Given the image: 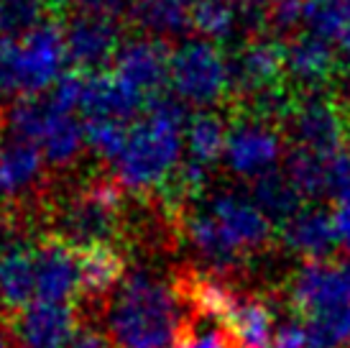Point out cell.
Here are the masks:
<instances>
[{"label":"cell","mask_w":350,"mask_h":348,"mask_svg":"<svg viewBox=\"0 0 350 348\" xmlns=\"http://www.w3.org/2000/svg\"><path fill=\"white\" fill-rule=\"evenodd\" d=\"M251 195H253V200L258 203V208H261L273 223L276 221L284 223L286 218H292L301 208V200H304L299 195V190L294 187V182L282 172V169L269 174V177H263L258 182H253Z\"/></svg>","instance_id":"28"},{"label":"cell","mask_w":350,"mask_h":348,"mask_svg":"<svg viewBox=\"0 0 350 348\" xmlns=\"http://www.w3.org/2000/svg\"><path fill=\"white\" fill-rule=\"evenodd\" d=\"M77 108L85 123L128 126L148 105L138 95H133L110 69H103L77 77Z\"/></svg>","instance_id":"16"},{"label":"cell","mask_w":350,"mask_h":348,"mask_svg":"<svg viewBox=\"0 0 350 348\" xmlns=\"http://www.w3.org/2000/svg\"><path fill=\"white\" fill-rule=\"evenodd\" d=\"M44 5H54V8H62V5H82L85 0H41Z\"/></svg>","instance_id":"36"},{"label":"cell","mask_w":350,"mask_h":348,"mask_svg":"<svg viewBox=\"0 0 350 348\" xmlns=\"http://www.w3.org/2000/svg\"><path fill=\"white\" fill-rule=\"evenodd\" d=\"M33 274H36V297L41 302L69 305V300L82 292V251L59 238L36 241Z\"/></svg>","instance_id":"17"},{"label":"cell","mask_w":350,"mask_h":348,"mask_svg":"<svg viewBox=\"0 0 350 348\" xmlns=\"http://www.w3.org/2000/svg\"><path fill=\"white\" fill-rule=\"evenodd\" d=\"M263 23H269L279 34H294L304 26V0H269Z\"/></svg>","instance_id":"32"},{"label":"cell","mask_w":350,"mask_h":348,"mask_svg":"<svg viewBox=\"0 0 350 348\" xmlns=\"http://www.w3.org/2000/svg\"><path fill=\"white\" fill-rule=\"evenodd\" d=\"M243 26V13L235 10L233 5H228L223 0H195L192 29L197 31L200 39H207L223 47L225 41L233 39Z\"/></svg>","instance_id":"27"},{"label":"cell","mask_w":350,"mask_h":348,"mask_svg":"<svg viewBox=\"0 0 350 348\" xmlns=\"http://www.w3.org/2000/svg\"><path fill=\"white\" fill-rule=\"evenodd\" d=\"M46 159L36 146L8 136L0 144V179L8 197H26L39 190L46 179Z\"/></svg>","instance_id":"23"},{"label":"cell","mask_w":350,"mask_h":348,"mask_svg":"<svg viewBox=\"0 0 350 348\" xmlns=\"http://www.w3.org/2000/svg\"><path fill=\"white\" fill-rule=\"evenodd\" d=\"M172 348H228V338H225V330L220 325L189 318L182 336L174 340Z\"/></svg>","instance_id":"31"},{"label":"cell","mask_w":350,"mask_h":348,"mask_svg":"<svg viewBox=\"0 0 350 348\" xmlns=\"http://www.w3.org/2000/svg\"><path fill=\"white\" fill-rule=\"evenodd\" d=\"M195 0H131L128 16L141 29V36L174 39L192 29Z\"/></svg>","instance_id":"24"},{"label":"cell","mask_w":350,"mask_h":348,"mask_svg":"<svg viewBox=\"0 0 350 348\" xmlns=\"http://www.w3.org/2000/svg\"><path fill=\"white\" fill-rule=\"evenodd\" d=\"M0 348H10L8 333H5V328H3V325H0Z\"/></svg>","instance_id":"37"},{"label":"cell","mask_w":350,"mask_h":348,"mask_svg":"<svg viewBox=\"0 0 350 348\" xmlns=\"http://www.w3.org/2000/svg\"><path fill=\"white\" fill-rule=\"evenodd\" d=\"M62 36L69 64H75L88 75L103 72L105 64H113L118 49L123 44L118 18L90 10H77L62 26Z\"/></svg>","instance_id":"13"},{"label":"cell","mask_w":350,"mask_h":348,"mask_svg":"<svg viewBox=\"0 0 350 348\" xmlns=\"http://www.w3.org/2000/svg\"><path fill=\"white\" fill-rule=\"evenodd\" d=\"M273 348H335L320 330L310 325L307 320L297 318H279Z\"/></svg>","instance_id":"30"},{"label":"cell","mask_w":350,"mask_h":348,"mask_svg":"<svg viewBox=\"0 0 350 348\" xmlns=\"http://www.w3.org/2000/svg\"><path fill=\"white\" fill-rule=\"evenodd\" d=\"M41 0H0V39H21L44 26Z\"/></svg>","instance_id":"29"},{"label":"cell","mask_w":350,"mask_h":348,"mask_svg":"<svg viewBox=\"0 0 350 348\" xmlns=\"http://www.w3.org/2000/svg\"><path fill=\"white\" fill-rule=\"evenodd\" d=\"M304 29L350 64V0H304Z\"/></svg>","instance_id":"26"},{"label":"cell","mask_w":350,"mask_h":348,"mask_svg":"<svg viewBox=\"0 0 350 348\" xmlns=\"http://www.w3.org/2000/svg\"><path fill=\"white\" fill-rule=\"evenodd\" d=\"M286 156V141L279 126L269 118L251 113L228 123L223 166L241 182H258L279 172Z\"/></svg>","instance_id":"9"},{"label":"cell","mask_w":350,"mask_h":348,"mask_svg":"<svg viewBox=\"0 0 350 348\" xmlns=\"http://www.w3.org/2000/svg\"><path fill=\"white\" fill-rule=\"evenodd\" d=\"M169 90L182 108L215 110L233 92L230 57L220 44L185 39L169 51Z\"/></svg>","instance_id":"8"},{"label":"cell","mask_w":350,"mask_h":348,"mask_svg":"<svg viewBox=\"0 0 350 348\" xmlns=\"http://www.w3.org/2000/svg\"><path fill=\"white\" fill-rule=\"evenodd\" d=\"M286 300L335 348H350V259L304 261L289 277Z\"/></svg>","instance_id":"5"},{"label":"cell","mask_w":350,"mask_h":348,"mask_svg":"<svg viewBox=\"0 0 350 348\" xmlns=\"http://www.w3.org/2000/svg\"><path fill=\"white\" fill-rule=\"evenodd\" d=\"M284 174L307 200H350V146L335 151L294 149L284 162Z\"/></svg>","instance_id":"11"},{"label":"cell","mask_w":350,"mask_h":348,"mask_svg":"<svg viewBox=\"0 0 350 348\" xmlns=\"http://www.w3.org/2000/svg\"><path fill=\"white\" fill-rule=\"evenodd\" d=\"M36 297V274H33V243L10 238L0 243V310L8 318L31 305Z\"/></svg>","instance_id":"22"},{"label":"cell","mask_w":350,"mask_h":348,"mask_svg":"<svg viewBox=\"0 0 350 348\" xmlns=\"http://www.w3.org/2000/svg\"><path fill=\"white\" fill-rule=\"evenodd\" d=\"M345 110H348L350 116V82H348V90H345Z\"/></svg>","instance_id":"38"},{"label":"cell","mask_w":350,"mask_h":348,"mask_svg":"<svg viewBox=\"0 0 350 348\" xmlns=\"http://www.w3.org/2000/svg\"><path fill=\"white\" fill-rule=\"evenodd\" d=\"M340 67V57L314 34H297L284 47V75L307 92H322Z\"/></svg>","instance_id":"20"},{"label":"cell","mask_w":350,"mask_h":348,"mask_svg":"<svg viewBox=\"0 0 350 348\" xmlns=\"http://www.w3.org/2000/svg\"><path fill=\"white\" fill-rule=\"evenodd\" d=\"M332 221H335V233H338V246H342L350 253V200L335 205Z\"/></svg>","instance_id":"34"},{"label":"cell","mask_w":350,"mask_h":348,"mask_svg":"<svg viewBox=\"0 0 350 348\" xmlns=\"http://www.w3.org/2000/svg\"><path fill=\"white\" fill-rule=\"evenodd\" d=\"M110 72L138 95L146 105L156 103V95L169 87V51L164 41L151 36L126 39L118 49Z\"/></svg>","instance_id":"14"},{"label":"cell","mask_w":350,"mask_h":348,"mask_svg":"<svg viewBox=\"0 0 350 348\" xmlns=\"http://www.w3.org/2000/svg\"><path fill=\"white\" fill-rule=\"evenodd\" d=\"M282 246L304 261H327L338 249V233L332 213L320 205H301L299 210L282 223Z\"/></svg>","instance_id":"19"},{"label":"cell","mask_w":350,"mask_h":348,"mask_svg":"<svg viewBox=\"0 0 350 348\" xmlns=\"http://www.w3.org/2000/svg\"><path fill=\"white\" fill-rule=\"evenodd\" d=\"M228 123L220 113L202 110L187 118L185 126V164L176 177L179 195L200 192L217 164H223Z\"/></svg>","instance_id":"12"},{"label":"cell","mask_w":350,"mask_h":348,"mask_svg":"<svg viewBox=\"0 0 350 348\" xmlns=\"http://www.w3.org/2000/svg\"><path fill=\"white\" fill-rule=\"evenodd\" d=\"M69 59L62 26L44 23L29 36L0 39V100H29L49 95L67 77Z\"/></svg>","instance_id":"6"},{"label":"cell","mask_w":350,"mask_h":348,"mask_svg":"<svg viewBox=\"0 0 350 348\" xmlns=\"http://www.w3.org/2000/svg\"><path fill=\"white\" fill-rule=\"evenodd\" d=\"M185 108L176 100H156L128 123L107 162L118 190L141 197L172 187L185 164Z\"/></svg>","instance_id":"2"},{"label":"cell","mask_w":350,"mask_h":348,"mask_svg":"<svg viewBox=\"0 0 350 348\" xmlns=\"http://www.w3.org/2000/svg\"><path fill=\"white\" fill-rule=\"evenodd\" d=\"M182 236L204 264V271L228 277L269 249L273 221L258 208L251 192L223 187L204 195L202 203L185 215Z\"/></svg>","instance_id":"1"},{"label":"cell","mask_w":350,"mask_h":348,"mask_svg":"<svg viewBox=\"0 0 350 348\" xmlns=\"http://www.w3.org/2000/svg\"><path fill=\"white\" fill-rule=\"evenodd\" d=\"M123 225L120 190L113 182H79L51 208L54 238L77 251L113 246Z\"/></svg>","instance_id":"7"},{"label":"cell","mask_w":350,"mask_h":348,"mask_svg":"<svg viewBox=\"0 0 350 348\" xmlns=\"http://www.w3.org/2000/svg\"><path fill=\"white\" fill-rule=\"evenodd\" d=\"M126 261L113 246H98L82 251V295L90 305H103L116 295L126 279Z\"/></svg>","instance_id":"25"},{"label":"cell","mask_w":350,"mask_h":348,"mask_svg":"<svg viewBox=\"0 0 350 348\" xmlns=\"http://www.w3.org/2000/svg\"><path fill=\"white\" fill-rule=\"evenodd\" d=\"M276 302L266 295H243L233 305L220 328L225 330L228 348H273L276 338Z\"/></svg>","instance_id":"21"},{"label":"cell","mask_w":350,"mask_h":348,"mask_svg":"<svg viewBox=\"0 0 350 348\" xmlns=\"http://www.w3.org/2000/svg\"><path fill=\"white\" fill-rule=\"evenodd\" d=\"M8 136L36 146L51 169H69L88 151V123L77 108V75L64 77L49 95L13 103Z\"/></svg>","instance_id":"4"},{"label":"cell","mask_w":350,"mask_h":348,"mask_svg":"<svg viewBox=\"0 0 350 348\" xmlns=\"http://www.w3.org/2000/svg\"><path fill=\"white\" fill-rule=\"evenodd\" d=\"M284 77V47L273 39H251L230 57L233 92L251 100L279 90Z\"/></svg>","instance_id":"18"},{"label":"cell","mask_w":350,"mask_h":348,"mask_svg":"<svg viewBox=\"0 0 350 348\" xmlns=\"http://www.w3.org/2000/svg\"><path fill=\"white\" fill-rule=\"evenodd\" d=\"M75 330L77 312L59 302H31L5 318L10 348H64Z\"/></svg>","instance_id":"15"},{"label":"cell","mask_w":350,"mask_h":348,"mask_svg":"<svg viewBox=\"0 0 350 348\" xmlns=\"http://www.w3.org/2000/svg\"><path fill=\"white\" fill-rule=\"evenodd\" d=\"M286 128L299 151H335L348 146V113L325 92H307L292 103Z\"/></svg>","instance_id":"10"},{"label":"cell","mask_w":350,"mask_h":348,"mask_svg":"<svg viewBox=\"0 0 350 348\" xmlns=\"http://www.w3.org/2000/svg\"><path fill=\"white\" fill-rule=\"evenodd\" d=\"M185 310L174 284L133 266L103 308L105 338L110 348H172L189 323Z\"/></svg>","instance_id":"3"},{"label":"cell","mask_w":350,"mask_h":348,"mask_svg":"<svg viewBox=\"0 0 350 348\" xmlns=\"http://www.w3.org/2000/svg\"><path fill=\"white\" fill-rule=\"evenodd\" d=\"M64 348H110V343H107L103 330L85 323V325H77V330L72 333V338L67 340Z\"/></svg>","instance_id":"33"},{"label":"cell","mask_w":350,"mask_h":348,"mask_svg":"<svg viewBox=\"0 0 350 348\" xmlns=\"http://www.w3.org/2000/svg\"><path fill=\"white\" fill-rule=\"evenodd\" d=\"M223 3L233 5L235 10H241L245 23H258V21H263L266 3H269V0H223Z\"/></svg>","instance_id":"35"}]
</instances>
